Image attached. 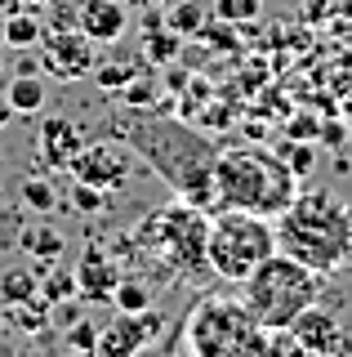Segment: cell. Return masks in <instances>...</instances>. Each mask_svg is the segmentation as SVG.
<instances>
[{
  "label": "cell",
  "instance_id": "cell-1",
  "mask_svg": "<svg viewBox=\"0 0 352 357\" xmlns=\"http://www.w3.org/2000/svg\"><path fill=\"white\" fill-rule=\"evenodd\" d=\"M112 130L129 152L143 156V165L179 201H192L205 215H214L218 143L201 126L157 107V112H134V116H112Z\"/></svg>",
  "mask_w": 352,
  "mask_h": 357
},
{
  "label": "cell",
  "instance_id": "cell-2",
  "mask_svg": "<svg viewBox=\"0 0 352 357\" xmlns=\"http://www.w3.org/2000/svg\"><path fill=\"white\" fill-rule=\"evenodd\" d=\"M277 250L307 264L312 273H339L352 259V215L326 188L299 192L277 215Z\"/></svg>",
  "mask_w": 352,
  "mask_h": 357
},
{
  "label": "cell",
  "instance_id": "cell-3",
  "mask_svg": "<svg viewBox=\"0 0 352 357\" xmlns=\"http://www.w3.org/2000/svg\"><path fill=\"white\" fill-rule=\"evenodd\" d=\"M299 197V178L290 165L268 148H218L214 161V210H250V215L277 219Z\"/></svg>",
  "mask_w": 352,
  "mask_h": 357
},
{
  "label": "cell",
  "instance_id": "cell-4",
  "mask_svg": "<svg viewBox=\"0 0 352 357\" xmlns=\"http://www.w3.org/2000/svg\"><path fill=\"white\" fill-rule=\"evenodd\" d=\"M179 331L188 357H259L263 349V321L237 295H201Z\"/></svg>",
  "mask_w": 352,
  "mask_h": 357
},
{
  "label": "cell",
  "instance_id": "cell-5",
  "mask_svg": "<svg viewBox=\"0 0 352 357\" xmlns=\"http://www.w3.org/2000/svg\"><path fill=\"white\" fill-rule=\"evenodd\" d=\"M317 295H321V273L290 259L285 250L268 255L241 282V299H246V308L255 312L263 326H290L303 308L317 304Z\"/></svg>",
  "mask_w": 352,
  "mask_h": 357
},
{
  "label": "cell",
  "instance_id": "cell-6",
  "mask_svg": "<svg viewBox=\"0 0 352 357\" xmlns=\"http://www.w3.org/2000/svg\"><path fill=\"white\" fill-rule=\"evenodd\" d=\"M205 255L214 277L241 286L268 255H277V219L250 215V210H214Z\"/></svg>",
  "mask_w": 352,
  "mask_h": 357
},
{
  "label": "cell",
  "instance_id": "cell-7",
  "mask_svg": "<svg viewBox=\"0 0 352 357\" xmlns=\"http://www.w3.org/2000/svg\"><path fill=\"white\" fill-rule=\"evenodd\" d=\"M147 237L157 245V255L188 282H201L210 273V255H205V241H210V219H205L201 206L192 201H174L152 215Z\"/></svg>",
  "mask_w": 352,
  "mask_h": 357
},
{
  "label": "cell",
  "instance_id": "cell-8",
  "mask_svg": "<svg viewBox=\"0 0 352 357\" xmlns=\"http://www.w3.org/2000/svg\"><path fill=\"white\" fill-rule=\"evenodd\" d=\"M129 170H134V152L120 148L116 139L85 143V148L72 156V165H67L72 178H81V183L98 188V192H120V188L129 183Z\"/></svg>",
  "mask_w": 352,
  "mask_h": 357
},
{
  "label": "cell",
  "instance_id": "cell-9",
  "mask_svg": "<svg viewBox=\"0 0 352 357\" xmlns=\"http://www.w3.org/2000/svg\"><path fill=\"white\" fill-rule=\"evenodd\" d=\"M36 50H40V67L54 81H81V76H90L98 67L94 40L81 27H45Z\"/></svg>",
  "mask_w": 352,
  "mask_h": 357
},
{
  "label": "cell",
  "instance_id": "cell-10",
  "mask_svg": "<svg viewBox=\"0 0 352 357\" xmlns=\"http://www.w3.org/2000/svg\"><path fill=\"white\" fill-rule=\"evenodd\" d=\"M165 317L157 308H143V312H116L94 340L90 357H134L138 349H147L152 340H161Z\"/></svg>",
  "mask_w": 352,
  "mask_h": 357
},
{
  "label": "cell",
  "instance_id": "cell-11",
  "mask_svg": "<svg viewBox=\"0 0 352 357\" xmlns=\"http://www.w3.org/2000/svg\"><path fill=\"white\" fill-rule=\"evenodd\" d=\"M76 27H81L94 45H116L125 36V27H129V14H125L120 0H81Z\"/></svg>",
  "mask_w": 352,
  "mask_h": 357
},
{
  "label": "cell",
  "instance_id": "cell-12",
  "mask_svg": "<svg viewBox=\"0 0 352 357\" xmlns=\"http://www.w3.org/2000/svg\"><path fill=\"white\" fill-rule=\"evenodd\" d=\"M76 299H112V290H116V282H120V273H116V264L107 259V250H98V245H90V250L76 259Z\"/></svg>",
  "mask_w": 352,
  "mask_h": 357
},
{
  "label": "cell",
  "instance_id": "cell-13",
  "mask_svg": "<svg viewBox=\"0 0 352 357\" xmlns=\"http://www.w3.org/2000/svg\"><path fill=\"white\" fill-rule=\"evenodd\" d=\"M290 331L299 335V344L307 349V357H335L339 349H344V331H339V321L330 317V312L321 308H303L299 317L290 321Z\"/></svg>",
  "mask_w": 352,
  "mask_h": 357
},
{
  "label": "cell",
  "instance_id": "cell-14",
  "mask_svg": "<svg viewBox=\"0 0 352 357\" xmlns=\"http://www.w3.org/2000/svg\"><path fill=\"white\" fill-rule=\"evenodd\" d=\"M85 130L76 126V121L67 116H49L45 126H40V161L49 165V170H67L72 165V156L85 148Z\"/></svg>",
  "mask_w": 352,
  "mask_h": 357
},
{
  "label": "cell",
  "instance_id": "cell-15",
  "mask_svg": "<svg viewBox=\"0 0 352 357\" xmlns=\"http://www.w3.org/2000/svg\"><path fill=\"white\" fill-rule=\"evenodd\" d=\"M5 94H9L14 116H36V112H45V81H40L36 72H18Z\"/></svg>",
  "mask_w": 352,
  "mask_h": 357
},
{
  "label": "cell",
  "instance_id": "cell-16",
  "mask_svg": "<svg viewBox=\"0 0 352 357\" xmlns=\"http://www.w3.org/2000/svg\"><path fill=\"white\" fill-rule=\"evenodd\" d=\"M183 50V36L174 27H161L157 18L147 22V31H143V59H147L152 67H170L174 59H179Z\"/></svg>",
  "mask_w": 352,
  "mask_h": 357
},
{
  "label": "cell",
  "instance_id": "cell-17",
  "mask_svg": "<svg viewBox=\"0 0 352 357\" xmlns=\"http://www.w3.org/2000/svg\"><path fill=\"white\" fill-rule=\"evenodd\" d=\"M40 36H45V22L36 18V9H18V14L5 18V45L9 50H36Z\"/></svg>",
  "mask_w": 352,
  "mask_h": 357
},
{
  "label": "cell",
  "instance_id": "cell-18",
  "mask_svg": "<svg viewBox=\"0 0 352 357\" xmlns=\"http://www.w3.org/2000/svg\"><path fill=\"white\" fill-rule=\"evenodd\" d=\"M201 22H205L201 0H174V5H165V27H174L179 36H196Z\"/></svg>",
  "mask_w": 352,
  "mask_h": 357
},
{
  "label": "cell",
  "instance_id": "cell-19",
  "mask_svg": "<svg viewBox=\"0 0 352 357\" xmlns=\"http://www.w3.org/2000/svg\"><path fill=\"white\" fill-rule=\"evenodd\" d=\"M112 304L116 312H143V308H152V286L138 282V277H120L112 290Z\"/></svg>",
  "mask_w": 352,
  "mask_h": 357
},
{
  "label": "cell",
  "instance_id": "cell-20",
  "mask_svg": "<svg viewBox=\"0 0 352 357\" xmlns=\"http://www.w3.org/2000/svg\"><path fill=\"white\" fill-rule=\"evenodd\" d=\"M259 357H307V349L299 344V335H294L290 326H263Z\"/></svg>",
  "mask_w": 352,
  "mask_h": 357
},
{
  "label": "cell",
  "instance_id": "cell-21",
  "mask_svg": "<svg viewBox=\"0 0 352 357\" xmlns=\"http://www.w3.org/2000/svg\"><path fill=\"white\" fill-rule=\"evenodd\" d=\"M31 295H40V282L27 268H5V273H0V299H5V304H23Z\"/></svg>",
  "mask_w": 352,
  "mask_h": 357
},
{
  "label": "cell",
  "instance_id": "cell-22",
  "mask_svg": "<svg viewBox=\"0 0 352 357\" xmlns=\"http://www.w3.org/2000/svg\"><path fill=\"white\" fill-rule=\"evenodd\" d=\"M277 156L290 165L294 178H312V170H317V152H312V143H303V139H285Z\"/></svg>",
  "mask_w": 352,
  "mask_h": 357
},
{
  "label": "cell",
  "instance_id": "cell-23",
  "mask_svg": "<svg viewBox=\"0 0 352 357\" xmlns=\"http://www.w3.org/2000/svg\"><path fill=\"white\" fill-rule=\"evenodd\" d=\"M23 250H31L36 259H58L63 255V232H54V228H27L23 232Z\"/></svg>",
  "mask_w": 352,
  "mask_h": 357
},
{
  "label": "cell",
  "instance_id": "cell-24",
  "mask_svg": "<svg viewBox=\"0 0 352 357\" xmlns=\"http://www.w3.org/2000/svg\"><path fill=\"white\" fill-rule=\"evenodd\" d=\"M23 206H31L36 215H54V206H58V188L49 183V178H27L23 183Z\"/></svg>",
  "mask_w": 352,
  "mask_h": 357
},
{
  "label": "cell",
  "instance_id": "cell-25",
  "mask_svg": "<svg viewBox=\"0 0 352 357\" xmlns=\"http://www.w3.org/2000/svg\"><path fill=\"white\" fill-rule=\"evenodd\" d=\"M120 98H125L129 107H138V112H147V107H161V98H157V81H152L147 72H134V81H129L125 89H120Z\"/></svg>",
  "mask_w": 352,
  "mask_h": 357
},
{
  "label": "cell",
  "instance_id": "cell-26",
  "mask_svg": "<svg viewBox=\"0 0 352 357\" xmlns=\"http://www.w3.org/2000/svg\"><path fill=\"white\" fill-rule=\"evenodd\" d=\"M210 50H223V54H237L241 50V40H237V31H232V22H223V18H214V22H201V31H196Z\"/></svg>",
  "mask_w": 352,
  "mask_h": 357
},
{
  "label": "cell",
  "instance_id": "cell-27",
  "mask_svg": "<svg viewBox=\"0 0 352 357\" xmlns=\"http://www.w3.org/2000/svg\"><path fill=\"white\" fill-rule=\"evenodd\" d=\"M259 9H263V0H214L210 14L223 18V22H232V27H241V22L259 18Z\"/></svg>",
  "mask_w": 352,
  "mask_h": 357
},
{
  "label": "cell",
  "instance_id": "cell-28",
  "mask_svg": "<svg viewBox=\"0 0 352 357\" xmlns=\"http://www.w3.org/2000/svg\"><path fill=\"white\" fill-rule=\"evenodd\" d=\"M40 299L54 308V304H63V299H76V273H49L45 282H40Z\"/></svg>",
  "mask_w": 352,
  "mask_h": 357
},
{
  "label": "cell",
  "instance_id": "cell-29",
  "mask_svg": "<svg viewBox=\"0 0 352 357\" xmlns=\"http://www.w3.org/2000/svg\"><path fill=\"white\" fill-rule=\"evenodd\" d=\"M90 76H94V81L103 85V89H112V94H120V89H125L129 81H134V63H98Z\"/></svg>",
  "mask_w": 352,
  "mask_h": 357
},
{
  "label": "cell",
  "instance_id": "cell-30",
  "mask_svg": "<svg viewBox=\"0 0 352 357\" xmlns=\"http://www.w3.org/2000/svg\"><path fill=\"white\" fill-rule=\"evenodd\" d=\"M14 308V326H23V331H45V317H49V304L40 295H31V299H23V304H9Z\"/></svg>",
  "mask_w": 352,
  "mask_h": 357
},
{
  "label": "cell",
  "instance_id": "cell-31",
  "mask_svg": "<svg viewBox=\"0 0 352 357\" xmlns=\"http://www.w3.org/2000/svg\"><path fill=\"white\" fill-rule=\"evenodd\" d=\"M103 197H107V192H98V188L81 183V178H72V201H76V210H81V215H94V210H103Z\"/></svg>",
  "mask_w": 352,
  "mask_h": 357
},
{
  "label": "cell",
  "instance_id": "cell-32",
  "mask_svg": "<svg viewBox=\"0 0 352 357\" xmlns=\"http://www.w3.org/2000/svg\"><path fill=\"white\" fill-rule=\"evenodd\" d=\"M94 340H98V326H94V321H72L67 344H72L76 353H85V357H90V353H94Z\"/></svg>",
  "mask_w": 352,
  "mask_h": 357
},
{
  "label": "cell",
  "instance_id": "cell-33",
  "mask_svg": "<svg viewBox=\"0 0 352 357\" xmlns=\"http://www.w3.org/2000/svg\"><path fill=\"white\" fill-rule=\"evenodd\" d=\"M179 335L183 331H161V340H152L147 349H138L134 357H179Z\"/></svg>",
  "mask_w": 352,
  "mask_h": 357
},
{
  "label": "cell",
  "instance_id": "cell-34",
  "mask_svg": "<svg viewBox=\"0 0 352 357\" xmlns=\"http://www.w3.org/2000/svg\"><path fill=\"white\" fill-rule=\"evenodd\" d=\"M317 130H321V121H317L312 112H299V116H290V126H285V139H303V143H312V139H317Z\"/></svg>",
  "mask_w": 352,
  "mask_h": 357
},
{
  "label": "cell",
  "instance_id": "cell-35",
  "mask_svg": "<svg viewBox=\"0 0 352 357\" xmlns=\"http://www.w3.org/2000/svg\"><path fill=\"white\" fill-rule=\"evenodd\" d=\"M232 126V107L227 103H210L201 112V130H227Z\"/></svg>",
  "mask_w": 352,
  "mask_h": 357
},
{
  "label": "cell",
  "instance_id": "cell-36",
  "mask_svg": "<svg viewBox=\"0 0 352 357\" xmlns=\"http://www.w3.org/2000/svg\"><path fill=\"white\" fill-rule=\"evenodd\" d=\"M317 139H321V143H330V148H344V139H348V121H321Z\"/></svg>",
  "mask_w": 352,
  "mask_h": 357
},
{
  "label": "cell",
  "instance_id": "cell-37",
  "mask_svg": "<svg viewBox=\"0 0 352 357\" xmlns=\"http://www.w3.org/2000/svg\"><path fill=\"white\" fill-rule=\"evenodd\" d=\"M9 121H14V107H9V94H5V89H0V130H5Z\"/></svg>",
  "mask_w": 352,
  "mask_h": 357
},
{
  "label": "cell",
  "instance_id": "cell-38",
  "mask_svg": "<svg viewBox=\"0 0 352 357\" xmlns=\"http://www.w3.org/2000/svg\"><path fill=\"white\" fill-rule=\"evenodd\" d=\"M45 5H54V0H23V9H45Z\"/></svg>",
  "mask_w": 352,
  "mask_h": 357
},
{
  "label": "cell",
  "instance_id": "cell-39",
  "mask_svg": "<svg viewBox=\"0 0 352 357\" xmlns=\"http://www.w3.org/2000/svg\"><path fill=\"white\" fill-rule=\"evenodd\" d=\"M0 50H5V14H0Z\"/></svg>",
  "mask_w": 352,
  "mask_h": 357
},
{
  "label": "cell",
  "instance_id": "cell-40",
  "mask_svg": "<svg viewBox=\"0 0 352 357\" xmlns=\"http://www.w3.org/2000/svg\"><path fill=\"white\" fill-rule=\"evenodd\" d=\"M18 357H45V353H27V349H23V353H18Z\"/></svg>",
  "mask_w": 352,
  "mask_h": 357
},
{
  "label": "cell",
  "instance_id": "cell-41",
  "mask_svg": "<svg viewBox=\"0 0 352 357\" xmlns=\"http://www.w3.org/2000/svg\"><path fill=\"white\" fill-rule=\"evenodd\" d=\"M344 121H352V103H348V107H344Z\"/></svg>",
  "mask_w": 352,
  "mask_h": 357
},
{
  "label": "cell",
  "instance_id": "cell-42",
  "mask_svg": "<svg viewBox=\"0 0 352 357\" xmlns=\"http://www.w3.org/2000/svg\"><path fill=\"white\" fill-rule=\"evenodd\" d=\"M0 72H5V54H0Z\"/></svg>",
  "mask_w": 352,
  "mask_h": 357
}]
</instances>
